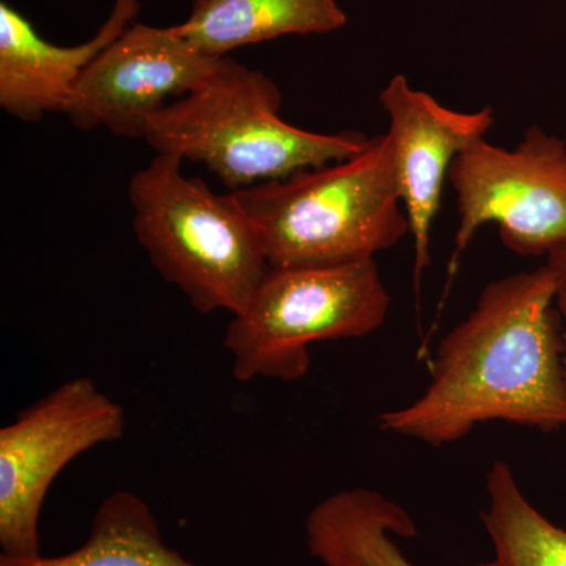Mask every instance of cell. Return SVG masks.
Wrapping results in <instances>:
<instances>
[{"label":"cell","mask_w":566,"mask_h":566,"mask_svg":"<svg viewBox=\"0 0 566 566\" xmlns=\"http://www.w3.org/2000/svg\"><path fill=\"white\" fill-rule=\"evenodd\" d=\"M486 494L480 520L493 557L474 566H566V528L531 504L504 460H495L488 471Z\"/></svg>","instance_id":"cell-14"},{"label":"cell","mask_w":566,"mask_h":566,"mask_svg":"<svg viewBox=\"0 0 566 566\" xmlns=\"http://www.w3.org/2000/svg\"><path fill=\"white\" fill-rule=\"evenodd\" d=\"M449 181L460 216L450 277L486 223L521 256H547L566 244V142L542 126H528L513 150L475 142L457 156Z\"/></svg>","instance_id":"cell-6"},{"label":"cell","mask_w":566,"mask_h":566,"mask_svg":"<svg viewBox=\"0 0 566 566\" xmlns=\"http://www.w3.org/2000/svg\"><path fill=\"white\" fill-rule=\"evenodd\" d=\"M389 308L390 294L375 260L270 268L223 338L234 379L297 381L311 368L308 346L370 335L386 322Z\"/></svg>","instance_id":"cell-5"},{"label":"cell","mask_w":566,"mask_h":566,"mask_svg":"<svg viewBox=\"0 0 566 566\" xmlns=\"http://www.w3.org/2000/svg\"><path fill=\"white\" fill-rule=\"evenodd\" d=\"M305 546L323 566H416L395 542L419 535L403 506L370 488L331 494L305 517Z\"/></svg>","instance_id":"cell-11"},{"label":"cell","mask_w":566,"mask_h":566,"mask_svg":"<svg viewBox=\"0 0 566 566\" xmlns=\"http://www.w3.org/2000/svg\"><path fill=\"white\" fill-rule=\"evenodd\" d=\"M229 196L259 230L271 268L368 262L409 234L386 134L345 161Z\"/></svg>","instance_id":"cell-3"},{"label":"cell","mask_w":566,"mask_h":566,"mask_svg":"<svg viewBox=\"0 0 566 566\" xmlns=\"http://www.w3.org/2000/svg\"><path fill=\"white\" fill-rule=\"evenodd\" d=\"M379 103L389 115L386 137L415 244V282L419 292L431 262V227L441 210L450 167L460 153L485 139L494 125V112L491 107L475 112L449 109L427 92L412 88L403 74L394 76L382 88Z\"/></svg>","instance_id":"cell-9"},{"label":"cell","mask_w":566,"mask_h":566,"mask_svg":"<svg viewBox=\"0 0 566 566\" xmlns=\"http://www.w3.org/2000/svg\"><path fill=\"white\" fill-rule=\"evenodd\" d=\"M0 566H202L164 542L147 502L132 491H115L99 504L84 545L62 556H0Z\"/></svg>","instance_id":"cell-13"},{"label":"cell","mask_w":566,"mask_h":566,"mask_svg":"<svg viewBox=\"0 0 566 566\" xmlns=\"http://www.w3.org/2000/svg\"><path fill=\"white\" fill-rule=\"evenodd\" d=\"M281 106L271 77L229 59L202 87L156 112L144 140L202 164L230 192L345 161L370 142L360 133L305 132L279 117Z\"/></svg>","instance_id":"cell-2"},{"label":"cell","mask_w":566,"mask_h":566,"mask_svg":"<svg viewBox=\"0 0 566 566\" xmlns=\"http://www.w3.org/2000/svg\"><path fill=\"white\" fill-rule=\"evenodd\" d=\"M178 156L156 153L129 180L137 241L164 281L200 315L240 314L270 270L259 230L229 193L182 174Z\"/></svg>","instance_id":"cell-4"},{"label":"cell","mask_w":566,"mask_h":566,"mask_svg":"<svg viewBox=\"0 0 566 566\" xmlns=\"http://www.w3.org/2000/svg\"><path fill=\"white\" fill-rule=\"evenodd\" d=\"M227 61L197 51L175 25L134 22L82 71L62 114L81 132L106 128L125 139H145L166 99L196 92Z\"/></svg>","instance_id":"cell-8"},{"label":"cell","mask_w":566,"mask_h":566,"mask_svg":"<svg viewBox=\"0 0 566 566\" xmlns=\"http://www.w3.org/2000/svg\"><path fill=\"white\" fill-rule=\"evenodd\" d=\"M122 405L91 378L63 382L0 430V547L2 554H41L40 516L48 491L74 458L120 441Z\"/></svg>","instance_id":"cell-7"},{"label":"cell","mask_w":566,"mask_h":566,"mask_svg":"<svg viewBox=\"0 0 566 566\" xmlns=\"http://www.w3.org/2000/svg\"><path fill=\"white\" fill-rule=\"evenodd\" d=\"M348 21L335 0H193L188 20L175 31L212 57L285 35H314Z\"/></svg>","instance_id":"cell-12"},{"label":"cell","mask_w":566,"mask_h":566,"mask_svg":"<svg viewBox=\"0 0 566 566\" xmlns=\"http://www.w3.org/2000/svg\"><path fill=\"white\" fill-rule=\"evenodd\" d=\"M546 264L556 277V305L564 324V360L566 368V244L546 256Z\"/></svg>","instance_id":"cell-15"},{"label":"cell","mask_w":566,"mask_h":566,"mask_svg":"<svg viewBox=\"0 0 566 566\" xmlns=\"http://www.w3.org/2000/svg\"><path fill=\"white\" fill-rule=\"evenodd\" d=\"M137 0H115L109 20L91 41L55 46L9 3H0V106L25 123L63 112L82 71L137 17Z\"/></svg>","instance_id":"cell-10"},{"label":"cell","mask_w":566,"mask_h":566,"mask_svg":"<svg viewBox=\"0 0 566 566\" xmlns=\"http://www.w3.org/2000/svg\"><path fill=\"white\" fill-rule=\"evenodd\" d=\"M494 420L543 433L566 428L564 324L547 264L488 283L439 344L422 397L378 417L386 433L431 447Z\"/></svg>","instance_id":"cell-1"}]
</instances>
